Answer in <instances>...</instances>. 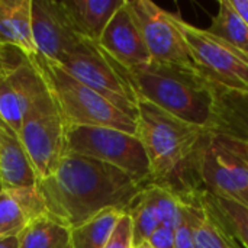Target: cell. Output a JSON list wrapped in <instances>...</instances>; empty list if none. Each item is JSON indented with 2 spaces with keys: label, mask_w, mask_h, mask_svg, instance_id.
Segmentation results:
<instances>
[{
  "label": "cell",
  "mask_w": 248,
  "mask_h": 248,
  "mask_svg": "<svg viewBox=\"0 0 248 248\" xmlns=\"http://www.w3.org/2000/svg\"><path fill=\"white\" fill-rule=\"evenodd\" d=\"M36 187L46 214L71 230L108 208L126 212L145 186L106 163L65 153L55 171L38 180Z\"/></svg>",
  "instance_id": "1"
},
{
  "label": "cell",
  "mask_w": 248,
  "mask_h": 248,
  "mask_svg": "<svg viewBox=\"0 0 248 248\" xmlns=\"http://www.w3.org/2000/svg\"><path fill=\"white\" fill-rule=\"evenodd\" d=\"M137 110V137L150 163V185L167 187L177 196L199 190L196 164L208 132L141 99Z\"/></svg>",
  "instance_id": "2"
},
{
  "label": "cell",
  "mask_w": 248,
  "mask_h": 248,
  "mask_svg": "<svg viewBox=\"0 0 248 248\" xmlns=\"http://www.w3.org/2000/svg\"><path fill=\"white\" fill-rule=\"evenodd\" d=\"M121 71L137 100L150 102L169 115L209 134L218 126L221 90L198 70L151 61L134 68L121 67Z\"/></svg>",
  "instance_id": "3"
},
{
  "label": "cell",
  "mask_w": 248,
  "mask_h": 248,
  "mask_svg": "<svg viewBox=\"0 0 248 248\" xmlns=\"http://www.w3.org/2000/svg\"><path fill=\"white\" fill-rule=\"evenodd\" d=\"M54 97L67 126H106L137 135V119L80 83L61 65L36 54L28 57Z\"/></svg>",
  "instance_id": "4"
},
{
  "label": "cell",
  "mask_w": 248,
  "mask_h": 248,
  "mask_svg": "<svg viewBox=\"0 0 248 248\" xmlns=\"http://www.w3.org/2000/svg\"><path fill=\"white\" fill-rule=\"evenodd\" d=\"M65 153L106 163L140 185H150V163L137 135L106 126H67Z\"/></svg>",
  "instance_id": "5"
},
{
  "label": "cell",
  "mask_w": 248,
  "mask_h": 248,
  "mask_svg": "<svg viewBox=\"0 0 248 248\" xmlns=\"http://www.w3.org/2000/svg\"><path fill=\"white\" fill-rule=\"evenodd\" d=\"M176 20L198 71L219 90L248 97L247 54L179 15Z\"/></svg>",
  "instance_id": "6"
},
{
  "label": "cell",
  "mask_w": 248,
  "mask_h": 248,
  "mask_svg": "<svg viewBox=\"0 0 248 248\" xmlns=\"http://www.w3.org/2000/svg\"><path fill=\"white\" fill-rule=\"evenodd\" d=\"M17 135L38 180L49 177L65 154V124L44 81L25 113Z\"/></svg>",
  "instance_id": "7"
},
{
  "label": "cell",
  "mask_w": 248,
  "mask_h": 248,
  "mask_svg": "<svg viewBox=\"0 0 248 248\" xmlns=\"http://www.w3.org/2000/svg\"><path fill=\"white\" fill-rule=\"evenodd\" d=\"M58 65L137 119V99L121 67L102 51L97 42L87 41L83 49L64 58Z\"/></svg>",
  "instance_id": "8"
},
{
  "label": "cell",
  "mask_w": 248,
  "mask_h": 248,
  "mask_svg": "<svg viewBox=\"0 0 248 248\" xmlns=\"http://www.w3.org/2000/svg\"><path fill=\"white\" fill-rule=\"evenodd\" d=\"M128 3L154 62L198 70L177 25V15L151 0H128Z\"/></svg>",
  "instance_id": "9"
},
{
  "label": "cell",
  "mask_w": 248,
  "mask_h": 248,
  "mask_svg": "<svg viewBox=\"0 0 248 248\" xmlns=\"http://www.w3.org/2000/svg\"><path fill=\"white\" fill-rule=\"evenodd\" d=\"M31 13L38 54L49 61L58 64L90 41L78 29L62 0H32Z\"/></svg>",
  "instance_id": "10"
},
{
  "label": "cell",
  "mask_w": 248,
  "mask_h": 248,
  "mask_svg": "<svg viewBox=\"0 0 248 248\" xmlns=\"http://www.w3.org/2000/svg\"><path fill=\"white\" fill-rule=\"evenodd\" d=\"M196 173L202 190L248 208V164L217 144L209 132L198 157Z\"/></svg>",
  "instance_id": "11"
},
{
  "label": "cell",
  "mask_w": 248,
  "mask_h": 248,
  "mask_svg": "<svg viewBox=\"0 0 248 248\" xmlns=\"http://www.w3.org/2000/svg\"><path fill=\"white\" fill-rule=\"evenodd\" d=\"M41 86L39 73L25 55L0 70V121L16 134Z\"/></svg>",
  "instance_id": "12"
},
{
  "label": "cell",
  "mask_w": 248,
  "mask_h": 248,
  "mask_svg": "<svg viewBox=\"0 0 248 248\" xmlns=\"http://www.w3.org/2000/svg\"><path fill=\"white\" fill-rule=\"evenodd\" d=\"M97 44L122 68H134L153 61L128 0H124L115 12Z\"/></svg>",
  "instance_id": "13"
},
{
  "label": "cell",
  "mask_w": 248,
  "mask_h": 248,
  "mask_svg": "<svg viewBox=\"0 0 248 248\" xmlns=\"http://www.w3.org/2000/svg\"><path fill=\"white\" fill-rule=\"evenodd\" d=\"M211 135L217 144L248 164V97L221 90L219 122Z\"/></svg>",
  "instance_id": "14"
},
{
  "label": "cell",
  "mask_w": 248,
  "mask_h": 248,
  "mask_svg": "<svg viewBox=\"0 0 248 248\" xmlns=\"http://www.w3.org/2000/svg\"><path fill=\"white\" fill-rule=\"evenodd\" d=\"M0 182L3 190L35 189L38 176L19 135L0 121Z\"/></svg>",
  "instance_id": "15"
},
{
  "label": "cell",
  "mask_w": 248,
  "mask_h": 248,
  "mask_svg": "<svg viewBox=\"0 0 248 248\" xmlns=\"http://www.w3.org/2000/svg\"><path fill=\"white\" fill-rule=\"evenodd\" d=\"M196 248H240L202 198V189L179 196Z\"/></svg>",
  "instance_id": "16"
},
{
  "label": "cell",
  "mask_w": 248,
  "mask_h": 248,
  "mask_svg": "<svg viewBox=\"0 0 248 248\" xmlns=\"http://www.w3.org/2000/svg\"><path fill=\"white\" fill-rule=\"evenodd\" d=\"M76 25L90 41L99 42L105 28L124 0H62Z\"/></svg>",
  "instance_id": "17"
},
{
  "label": "cell",
  "mask_w": 248,
  "mask_h": 248,
  "mask_svg": "<svg viewBox=\"0 0 248 248\" xmlns=\"http://www.w3.org/2000/svg\"><path fill=\"white\" fill-rule=\"evenodd\" d=\"M19 248H73L71 230L49 215L32 219L19 234Z\"/></svg>",
  "instance_id": "18"
},
{
  "label": "cell",
  "mask_w": 248,
  "mask_h": 248,
  "mask_svg": "<svg viewBox=\"0 0 248 248\" xmlns=\"http://www.w3.org/2000/svg\"><path fill=\"white\" fill-rule=\"evenodd\" d=\"M125 211L108 208L81 225L71 228L73 248H103Z\"/></svg>",
  "instance_id": "19"
},
{
  "label": "cell",
  "mask_w": 248,
  "mask_h": 248,
  "mask_svg": "<svg viewBox=\"0 0 248 248\" xmlns=\"http://www.w3.org/2000/svg\"><path fill=\"white\" fill-rule=\"evenodd\" d=\"M202 198L237 244L248 248V208L227 198L202 190Z\"/></svg>",
  "instance_id": "20"
},
{
  "label": "cell",
  "mask_w": 248,
  "mask_h": 248,
  "mask_svg": "<svg viewBox=\"0 0 248 248\" xmlns=\"http://www.w3.org/2000/svg\"><path fill=\"white\" fill-rule=\"evenodd\" d=\"M206 29L248 55V26L232 7L231 0H221L218 3V12Z\"/></svg>",
  "instance_id": "21"
},
{
  "label": "cell",
  "mask_w": 248,
  "mask_h": 248,
  "mask_svg": "<svg viewBox=\"0 0 248 248\" xmlns=\"http://www.w3.org/2000/svg\"><path fill=\"white\" fill-rule=\"evenodd\" d=\"M126 214L132 221L134 246L148 241L155 230L161 227L160 215L153 202L144 193V189L135 196V199L126 209Z\"/></svg>",
  "instance_id": "22"
},
{
  "label": "cell",
  "mask_w": 248,
  "mask_h": 248,
  "mask_svg": "<svg viewBox=\"0 0 248 248\" xmlns=\"http://www.w3.org/2000/svg\"><path fill=\"white\" fill-rule=\"evenodd\" d=\"M144 193L155 206L161 225L170 230H176L183 221V202L182 199L167 187L148 185L144 187Z\"/></svg>",
  "instance_id": "23"
},
{
  "label": "cell",
  "mask_w": 248,
  "mask_h": 248,
  "mask_svg": "<svg viewBox=\"0 0 248 248\" xmlns=\"http://www.w3.org/2000/svg\"><path fill=\"white\" fill-rule=\"evenodd\" d=\"M32 0H12V26L15 32L16 49L25 57L38 54L32 33Z\"/></svg>",
  "instance_id": "24"
},
{
  "label": "cell",
  "mask_w": 248,
  "mask_h": 248,
  "mask_svg": "<svg viewBox=\"0 0 248 248\" xmlns=\"http://www.w3.org/2000/svg\"><path fill=\"white\" fill-rule=\"evenodd\" d=\"M29 222L17 199L10 192L3 190L0 193V238L17 235Z\"/></svg>",
  "instance_id": "25"
},
{
  "label": "cell",
  "mask_w": 248,
  "mask_h": 248,
  "mask_svg": "<svg viewBox=\"0 0 248 248\" xmlns=\"http://www.w3.org/2000/svg\"><path fill=\"white\" fill-rule=\"evenodd\" d=\"M134 231L132 221L129 215L125 212L119 222L116 224L112 235L109 237L106 246L103 248H134Z\"/></svg>",
  "instance_id": "26"
},
{
  "label": "cell",
  "mask_w": 248,
  "mask_h": 248,
  "mask_svg": "<svg viewBox=\"0 0 248 248\" xmlns=\"http://www.w3.org/2000/svg\"><path fill=\"white\" fill-rule=\"evenodd\" d=\"M153 248H174V231L167 227H158L148 240Z\"/></svg>",
  "instance_id": "27"
},
{
  "label": "cell",
  "mask_w": 248,
  "mask_h": 248,
  "mask_svg": "<svg viewBox=\"0 0 248 248\" xmlns=\"http://www.w3.org/2000/svg\"><path fill=\"white\" fill-rule=\"evenodd\" d=\"M231 4L248 26V0H231Z\"/></svg>",
  "instance_id": "28"
},
{
  "label": "cell",
  "mask_w": 248,
  "mask_h": 248,
  "mask_svg": "<svg viewBox=\"0 0 248 248\" xmlns=\"http://www.w3.org/2000/svg\"><path fill=\"white\" fill-rule=\"evenodd\" d=\"M0 248H19L17 235H10V237L0 238Z\"/></svg>",
  "instance_id": "29"
},
{
  "label": "cell",
  "mask_w": 248,
  "mask_h": 248,
  "mask_svg": "<svg viewBox=\"0 0 248 248\" xmlns=\"http://www.w3.org/2000/svg\"><path fill=\"white\" fill-rule=\"evenodd\" d=\"M134 248H153L150 246V243L148 241H145V243H142V244H138V246H135Z\"/></svg>",
  "instance_id": "30"
},
{
  "label": "cell",
  "mask_w": 248,
  "mask_h": 248,
  "mask_svg": "<svg viewBox=\"0 0 248 248\" xmlns=\"http://www.w3.org/2000/svg\"><path fill=\"white\" fill-rule=\"evenodd\" d=\"M3 192V186H1V182H0V193Z\"/></svg>",
  "instance_id": "31"
}]
</instances>
